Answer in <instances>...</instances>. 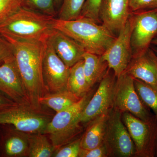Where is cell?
I'll return each mask as SVG.
<instances>
[{
  "mask_svg": "<svg viewBox=\"0 0 157 157\" xmlns=\"http://www.w3.org/2000/svg\"><path fill=\"white\" fill-rule=\"evenodd\" d=\"M107 147L105 144L101 146L90 149H81L78 157H106L109 156Z\"/></svg>",
  "mask_w": 157,
  "mask_h": 157,
  "instance_id": "4dcf8cb0",
  "label": "cell"
},
{
  "mask_svg": "<svg viewBox=\"0 0 157 157\" xmlns=\"http://www.w3.org/2000/svg\"><path fill=\"white\" fill-rule=\"evenodd\" d=\"M131 33L132 23L129 17L115 41L101 56L117 78L124 73L132 59Z\"/></svg>",
  "mask_w": 157,
  "mask_h": 157,
  "instance_id": "8fae6325",
  "label": "cell"
},
{
  "mask_svg": "<svg viewBox=\"0 0 157 157\" xmlns=\"http://www.w3.org/2000/svg\"><path fill=\"white\" fill-rule=\"evenodd\" d=\"M85 1L63 0L57 18L63 20H72L80 17Z\"/></svg>",
  "mask_w": 157,
  "mask_h": 157,
  "instance_id": "cb8c5ba5",
  "label": "cell"
},
{
  "mask_svg": "<svg viewBox=\"0 0 157 157\" xmlns=\"http://www.w3.org/2000/svg\"><path fill=\"white\" fill-rule=\"evenodd\" d=\"M80 138L63 145L55 151L54 157H78L81 150Z\"/></svg>",
  "mask_w": 157,
  "mask_h": 157,
  "instance_id": "4316f807",
  "label": "cell"
},
{
  "mask_svg": "<svg viewBox=\"0 0 157 157\" xmlns=\"http://www.w3.org/2000/svg\"><path fill=\"white\" fill-rule=\"evenodd\" d=\"M131 12L150 11L157 9V0H130Z\"/></svg>",
  "mask_w": 157,
  "mask_h": 157,
  "instance_id": "f1b7e54d",
  "label": "cell"
},
{
  "mask_svg": "<svg viewBox=\"0 0 157 157\" xmlns=\"http://www.w3.org/2000/svg\"><path fill=\"white\" fill-rule=\"evenodd\" d=\"M53 18L21 7L0 22V35L45 42L53 29Z\"/></svg>",
  "mask_w": 157,
  "mask_h": 157,
  "instance_id": "3957f363",
  "label": "cell"
},
{
  "mask_svg": "<svg viewBox=\"0 0 157 157\" xmlns=\"http://www.w3.org/2000/svg\"><path fill=\"white\" fill-rule=\"evenodd\" d=\"M113 109L121 113L127 112L132 113L141 120L150 122L156 117H152L136 91L134 78L124 73L117 78Z\"/></svg>",
  "mask_w": 157,
  "mask_h": 157,
  "instance_id": "8992f818",
  "label": "cell"
},
{
  "mask_svg": "<svg viewBox=\"0 0 157 157\" xmlns=\"http://www.w3.org/2000/svg\"><path fill=\"white\" fill-rule=\"evenodd\" d=\"M83 70L89 87L91 90L100 82L109 70V66L101 56L86 52L83 56Z\"/></svg>",
  "mask_w": 157,
  "mask_h": 157,
  "instance_id": "d6986e66",
  "label": "cell"
},
{
  "mask_svg": "<svg viewBox=\"0 0 157 157\" xmlns=\"http://www.w3.org/2000/svg\"><path fill=\"white\" fill-rule=\"evenodd\" d=\"M136 91L140 100L153 111L157 117V90L139 79L134 78Z\"/></svg>",
  "mask_w": 157,
  "mask_h": 157,
  "instance_id": "603a6c76",
  "label": "cell"
},
{
  "mask_svg": "<svg viewBox=\"0 0 157 157\" xmlns=\"http://www.w3.org/2000/svg\"><path fill=\"white\" fill-rule=\"evenodd\" d=\"M156 61L157 69V56H156Z\"/></svg>",
  "mask_w": 157,
  "mask_h": 157,
  "instance_id": "8d00e7d4",
  "label": "cell"
},
{
  "mask_svg": "<svg viewBox=\"0 0 157 157\" xmlns=\"http://www.w3.org/2000/svg\"><path fill=\"white\" fill-rule=\"evenodd\" d=\"M54 114L30 104H18L0 110V124H9L27 133H44Z\"/></svg>",
  "mask_w": 157,
  "mask_h": 157,
  "instance_id": "5b68a950",
  "label": "cell"
},
{
  "mask_svg": "<svg viewBox=\"0 0 157 157\" xmlns=\"http://www.w3.org/2000/svg\"><path fill=\"white\" fill-rule=\"evenodd\" d=\"M104 144L109 155L129 157L136 155L135 144L123 123L122 113L114 109L109 113Z\"/></svg>",
  "mask_w": 157,
  "mask_h": 157,
  "instance_id": "9c48e42d",
  "label": "cell"
},
{
  "mask_svg": "<svg viewBox=\"0 0 157 157\" xmlns=\"http://www.w3.org/2000/svg\"><path fill=\"white\" fill-rule=\"evenodd\" d=\"M22 7L50 17L56 16L54 0H25Z\"/></svg>",
  "mask_w": 157,
  "mask_h": 157,
  "instance_id": "d4e9b609",
  "label": "cell"
},
{
  "mask_svg": "<svg viewBox=\"0 0 157 157\" xmlns=\"http://www.w3.org/2000/svg\"><path fill=\"white\" fill-rule=\"evenodd\" d=\"M109 112L96 117L88 123L86 130L80 138L82 148L90 149L104 144Z\"/></svg>",
  "mask_w": 157,
  "mask_h": 157,
  "instance_id": "ac0fdd59",
  "label": "cell"
},
{
  "mask_svg": "<svg viewBox=\"0 0 157 157\" xmlns=\"http://www.w3.org/2000/svg\"><path fill=\"white\" fill-rule=\"evenodd\" d=\"M107 71L100 82L98 90L84 107L80 117L81 124H87L96 117L113 109L116 82L114 73Z\"/></svg>",
  "mask_w": 157,
  "mask_h": 157,
  "instance_id": "30bf717a",
  "label": "cell"
},
{
  "mask_svg": "<svg viewBox=\"0 0 157 157\" xmlns=\"http://www.w3.org/2000/svg\"><path fill=\"white\" fill-rule=\"evenodd\" d=\"M1 36L12 45L14 59L31 105L36 109H43L39 100L48 93L42 75V61L46 41L25 40L6 35Z\"/></svg>",
  "mask_w": 157,
  "mask_h": 157,
  "instance_id": "6da1fadb",
  "label": "cell"
},
{
  "mask_svg": "<svg viewBox=\"0 0 157 157\" xmlns=\"http://www.w3.org/2000/svg\"><path fill=\"white\" fill-rule=\"evenodd\" d=\"M0 92L17 104L31 105L14 56L0 64Z\"/></svg>",
  "mask_w": 157,
  "mask_h": 157,
  "instance_id": "4fadbf2b",
  "label": "cell"
},
{
  "mask_svg": "<svg viewBox=\"0 0 157 157\" xmlns=\"http://www.w3.org/2000/svg\"><path fill=\"white\" fill-rule=\"evenodd\" d=\"M16 104L17 103L0 92V110Z\"/></svg>",
  "mask_w": 157,
  "mask_h": 157,
  "instance_id": "1f68e13d",
  "label": "cell"
},
{
  "mask_svg": "<svg viewBox=\"0 0 157 157\" xmlns=\"http://www.w3.org/2000/svg\"><path fill=\"white\" fill-rule=\"evenodd\" d=\"M122 117L135 144L136 155L154 156L157 138V117L145 122L127 112L122 113Z\"/></svg>",
  "mask_w": 157,
  "mask_h": 157,
  "instance_id": "ba28073f",
  "label": "cell"
},
{
  "mask_svg": "<svg viewBox=\"0 0 157 157\" xmlns=\"http://www.w3.org/2000/svg\"><path fill=\"white\" fill-rule=\"evenodd\" d=\"M47 40L56 54L69 68L82 59L86 52L78 42L56 29L52 30Z\"/></svg>",
  "mask_w": 157,
  "mask_h": 157,
  "instance_id": "2e32d148",
  "label": "cell"
},
{
  "mask_svg": "<svg viewBox=\"0 0 157 157\" xmlns=\"http://www.w3.org/2000/svg\"><path fill=\"white\" fill-rule=\"evenodd\" d=\"M55 5L56 7H60L61 6L62 2H63V0H54Z\"/></svg>",
  "mask_w": 157,
  "mask_h": 157,
  "instance_id": "d6a6232c",
  "label": "cell"
},
{
  "mask_svg": "<svg viewBox=\"0 0 157 157\" xmlns=\"http://www.w3.org/2000/svg\"><path fill=\"white\" fill-rule=\"evenodd\" d=\"M70 69L56 54L47 40L42 61V75L48 93L67 90Z\"/></svg>",
  "mask_w": 157,
  "mask_h": 157,
  "instance_id": "7c38bea8",
  "label": "cell"
},
{
  "mask_svg": "<svg viewBox=\"0 0 157 157\" xmlns=\"http://www.w3.org/2000/svg\"><path fill=\"white\" fill-rule=\"evenodd\" d=\"M25 0H0V22L22 7Z\"/></svg>",
  "mask_w": 157,
  "mask_h": 157,
  "instance_id": "83f0119b",
  "label": "cell"
},
{
  "mask_svg": "<svg viewBox=\"0 0 157 157\" xmlns=\"http://www.w3.org/2000/svg\"><path fill=\"white\" fill-rule=\"evenodd\" d=\"M151 44L154 45H156L157 46V37H155L151 42Z\"/></svg>",
  "mask_w": 157,
  "mask_h": 157,
  "instance_id": "e575fe53",
  "label": "cell"
},
{
  "mask_svg": "<svg viewBox=\"0 0 157 157\" xmlns=\"http://www.w3.org/2000/svg\"><path fill=\"white\" fill-rule=\"evenodd\" d=\"M29 157H53L56 149L47 135L42 133H28Z\"/></svg>",
  "mask_w": 157,
  "mask_h": 157,
  "instance_id": "7402d4cb",
  "label": "cell"
},
{
  "mask_svg": "<svg viewBox=\"0 0 157 157\" xmlns=\"http://www.w3.org/2000/svg\"><path fill=\"white\" fill-rule=\"evenodd\" d=\"M90 91L76 104L59 112L56 113L47 124L44 134L47 135L56 150L75 140L81 133L80 117L84 107L93 95Z\"/></svg>",
  "mask_w": 157,
  "mask_h": 157,
  "instance_id": "277c9868",
  "label": "cell"
},
{
  "mask_svg": "<svg viewBox=\"0 0 157 157\" xmlns=\"http://www.w3.org/2000/svg\"><path fill=\"white\" fill-rule=\"evenodd\" d=\"M155 151L157 155V138L156 140V145H155Z\"/></svg>",
  "mask_w": 157,
  "mask_h": 157,
  "instance_id": "d590c367",
  "label": "cell"
},
{
  "mask_svg": "<svg viewBox=\"0 0 157 157\" xmlns=\"http://www.w3.org/2000/svg\"><path fill=\"white\" fill-rule=\"evenodd\" d=\"M156 55L150 47L143 54L133 57L124 73L157 90Z\"/></svg>",
  "mask_w": 157,
  "mask_h": 157,
  "instance_id": "e0dca14e",
  "label": "cell"
},
{
  "mask_svg": "<svg viewBox=\"0 0 157 157\" xmlns=\"http://www.w3.org/2000/svg\"><path fill=\"white\" fill-rule=\"evenodd\" d=\"M130 0H102L99 9L101 24L116 35L124 26L132 12Z\"/></svg>",
  "mask_w": 157,
  "mask_h": 157,
  "instance_id": "9a60e30c",
  "label": "cell"
},
{
  "mask_svg": "<svg viewBox=\"0 0 157 157\" xmlns=\"http://www.w3.org/2000/svg\"><path fill=\"white\" fill-rule=\"evenodd\" d=\"M150 48H151L152 50L154 52L155 54L157 56V46L156 45H154V46H150Z\"/></svg>",
  "mask_w": 157,
  "mask_h": 157,
  "instance_id": "836d02e7",
  "label": "cell"
},
{
  "mask_svg": "<svg viewBox=\"0 0 157 157\" xmlns=\"http://www.w3.org/2000/svg\"><path fill=\"white\" fill-rule=\"evenodd\" d=\"M67 90L79 98L91 90L88 85L83 70V59L70 67Z\"/></svg>",
  "mask_w": 157,
  "mask_h": 157,
  "instance_id": "44dd1931",
  "label": "cell"
},
{
  "mask_svg": "<svg viewBox=\"0 0 157 157\" xmlns=\"http://www.w3.org/2000/svg\"><path fill=\"white\" fill-rule=\"evenodd\" d=\"M14 56L12 45L7 39L0 35V64Z\"/></svg>",
  "mask_w": 157,
  "mask_h": 157,
  "instance_id": "f546056e",
  "label": "cell"
},
{
  "mask_svg": "<svg viewBox=\"0 0 157 157\" xmlns=\"http://www.w3.org/2000/svg\"><path fill=\"white\" fill-rule=\"evenodd\" d=\"M52 26L78 42L86 51L98 56H102L117 37L102 24L87 17H80L72 20L54 17Z\"/></svg>",
  "mask_w": 157,
  "mask_h": 157,
  "instance_id": "7a4b0ae2",
  "label": "cell"
},
{
  "mask_svg": "<svg viewBox=\"0 0 157 157\" xmlns=\"http://www.w3.org/2000/svg\"><path fill=\"white\" fill-rule=\"evenodd\" d=\"M131 36L132 58L146 52L152 40L157 37V9L132 12Z\"/></svg>",
  "mask_w": 157,
  "mask_h": 157,
  "instance_id": "52a82bcc",
  "label": "cell"
},
{
  "mask_svg": "<svg viewBox=\"0 0 157 157\" xmlns=\"http://www.w3.org/2000/svg\"><path fill=\"white\" fill-rule=\"evenodd\" d=\"M28 133L9 124H0V157H29Z\"/></svg>",
  "mask_w": 157,
  "mask_h": 157,
  "instance_id": "5bb4252c",
  "label": "cell"
},
{
  "mask_svg": "<svg viewBox=\"0 0 157 157\" xmlns=\"http://www.w3.org/2000/svg\"><path fill=\"white\" fill-rule=\"evenodd\" d=\"M78 98L67 90L55 93H48L39 99L41 106H46L58 113L67 109L76 104Z\"/></svg>",
  "mask_w": 157,
  "mask_h": 157,
  "instance_id": "ffe728a7",
  "label": "cell"
},
{
  "mask_svg": "<svg viewBox=\"0 0 157 157\" xmlns=\"http://www.w3.org/2000/svg\"><path fill=\"white\" fill-rule=\"evenodd\" d=\"M102 0H86L80 17H87L97 23L101 24L99 9Z\"/></svg>",
  "mask_w": 157,
  "mask_h": 157,
  "instance_id": "484cf974",
  "label": "cell"
}]
</instances>
